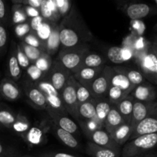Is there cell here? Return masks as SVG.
Here are the masks:
<instances>
[{
  "label": "cell",
  "mask_w": 157,
  "mask_h": 157,
  "mask_svg": "<svg viewBox=\"0 0 157 157\" xmlns=\"http://www.w3.org/2000/svg\"><path fill=\"white\" fill-rule=\"evenodd\" d=\"M59 35L61 48L87 44L93 39L91 32L75 7H72L70 12L61 19Z\"/></svg>",
  "instance_id": "cell-1"
},
{
  "label": "cell",
  "mask_w": 157,
  "mask_h": 157,
  "mask_svg": "<svg viewBox=\"0 0 157 157\" xmlns=\"http://www.w3.org/2000/svg\"><path fill=\"white\" fill-rule=\"evenodd\" d=\"M89 52L90 48L87 44L68 48H61L55 59L74 75L81 68L84 57Z\"/></svg>",
  "instance_id": "cell-2"
},
{
  "label": "cell",
  "mask_w": 157,
  "mask_h": 157,
  "mask_svg": "<svg viewBox=\"0 0 157 157\" xmlns=\"http://www.w3.org/2000/svg\"><path fill=\"white\" fill-rule=\"evenodd\" d=\"M157 145V133L143 135L130 140L121 150L122 157H136L153 150Z\"/></svg>",
  "instance_id": "cell-3"
},
{
  "label": "cell",
  "mask_w": 157,
  "mask_h": 157,
  "mask_svg": "<svg viewBox=\"0 0 157 157\" xmlns=\"http://www.w3.org/2000/svg\"><path fill=\"white\" fill-rule=\"evenodd\" d=\"M136 62L140 67V72L146 80L157 85V58L151 45L145 52L135 55Z\"/></svg>",
  "instance_id": "cell-4"
},
{
  "label": "cell",
  "mask_w": 157,
  "mask_h": 157,
  "mask_svg": "<svg viewBox=\"0 0 157 157\" xmlns=\"http://www.w3.org/2000/svg\"><path fill=\"white\" fill-rule=\"evenodd\" d=\"M60 95L67 113L78 120V102L75 90V78L73 75L71 76L67 84L60 92Z\"/></svg>",
  "instance_id": "cell-5"
},
{
  "label": "cell",
  "mask_w": 157,
  "mask_h": 157,
  "mask_svg": "<svg viewBox=\"0 0 157 157\" xmlns=\"http://www.w3.org/2000/svg\"><path fill=\"white\" fill-rule=\"evenodd\" d=\"M72 74L64 67L57 59L53 60L52 66L47 75V78L53 87L61 92L65 86Z\"/></svg>",
  "instance_id": "cell-6"
},
{
  "label": "cell",
  "mask_w": 157,
  "mask_h": 157,
  "mask_svg": "<svg viewBox=\"0 0 157 157\" xmlns=\"http://www.w3.org/2000/svg\"><path fill=\"white\" fill-rule=\"evenodd\" d=\"M21 87L32 107L37 110H46L47 102L45 97L35 83L28 79H25L21 81Z\"/></svg>",
  "instance_id": "cell-7"
},
{
  "label": "cell",
  "mask_w": 157,
  "mask_h": 157,
  "mask_svg": "<svg viewBox=\"0 0 157 157\" xmlns=\"http://www.w3.org/2000/svg\"><path fill=\"white\" fill-rule=\"evenodd\" d=\"M112 67L104 65L100 75L95 78L89 87L93 98L107 97V92L110 86V76Z\"/></svg>",
  "instance_id": "cell-8"
},
{
  "label": "cell",
  "mask_w": 157,
  "mask_h": 157,
  "mask_svg": "<svg viewBox=\"0 0 157 157\" xmlns=\"http://www.w3.org/2000/svg\"><path fill=\"white\" fill-rule=\"evenodd\" d=\"M157 113V101L140 102L134 101L130 125L133 131L138 124L145 118Z\"/></svg>",
  "instance_id": "cell-9"
},
{
  "label": "cell",
  "mask_w": 157,
  "mask_h": 157,
  "mask_svg": "<svg viewBox=\"0 0 157 157\" xmlns=\"http://www.w3.org/2000/svg\"><path fill=\"white\" fill-rule=\"evenodd\" d=\"M87 137L89 138L90 142L100 147L117 150V151H121V146L118 145L112 139L110 135L104 129H99V130H95L93 133L89 134Z\"/></svg>",
  "instance_id": "cell-10"
},
{
  "label": "cell",
  "mask_w": 157,
  "mask_h": 157,
  "mask_svg": "<svg viewBox=\"0 0 157 157\" xmlns=\"http://www.w3.org/2000/svg\"><path fill=\"white\" fill-rule=\"evenodd\" d=\"M130 95L134 101L140 102H153L156 101L157 93L155 87L151 84L144 82L135 87Z\"/></svg>",
  "instance_id": "cell-11"
},
{
  "label": "cell",
  "mask_w": 157,
  "mask_h": 157,
  "mask_svg": "<svg viewBox=\"0 0 157 157\" xmlns=\"http://www.w3.org/2000/svg\"><path fill=\"white\" fill-rule=\"evenodd\" d=\"M21 94L19 85L11 78L6 77L0 81V95L9 101H15Z\"/></svg>",
  "instance_id": "cell-12"
},
{
  "label": "cell",
  "mask_w": 157,
  "mask_h": 157,
  "mask_svg": "<svg viewBox=\"0 0 157 157\" xmlns=\"http://www.w3.org/2000/svg\"><path fill=\"white\" fill-rule=\"evenodd\" d=\"M157 133V113L141 121L133 130L129 141L143 135Z\"/></svg>",
  "instance_id": "cell-13"
},
{
  "label": "cell",
  "mask_w": 157,
  "mask_h": 157,
  "mask_svg": "<svg viewBox=\"0 0 157 157\" xmlns=\"http://www.w3.org/2000/svg\"><path fill=\"white\" fill-rule=\"evenodd\" d=\"M47 129H48V125L46 121L41 122V124H38L35 127H31L22 139L31 147L40 145L44 143Z\"/></svg>",
  "instance_id": "cell-14"
},
{
  "label": "cell",
  "mask_w": 157,
  "mask_h": 157,
  "mask_svg": "<svg viewBox=\"0 0 157 157\" xmlns=\"http://www.w3.org/2000/svg\"><path fill=\"white\" fill-rule=\"evenodd\" d=\"M7 73L8 78L15 82L19 81L21 77V69L17 59V44L14 41H12L10 45L7 62Z\"/></svg>",
  "instance_id": "cell-15"
},
{
  "label": "cell",
  "mask_w": 157,
  "mask_h": 157,
  "mask_svg": "<svg viewBox=\"0 0 157 157\" xmlns=\"http://www.w3.org/2000/svg\"><path fill=\"white\" fill-rule=\"evenodd\" d=\"M46 111L52 119L53 124L56 125L57 127L73 135L78 132V125L71 119L67 117V114L55 113V112L50 111V110H46Z\"/></svg>",
  "instance_id": "cell-16"
},
{
  "label": "cell",
  "mask_w": 157,
  "mask_h": 157,
  "mask_svg": "<svg viewBox=\"0 0 157 157\" xmlns=\"http://www.w3.org/2000/svg\"><path fill=\"white\" fill-rule=\"evenodd\" d=\"M110 86L119 87L120 89L126 92L127 94H130L134 88L131 83L129 81L128 78L121 70L119 66L112 67L111 76H110Z\"/></svg>",
  "instance_id": "cell-17"
},
{
  "label": "cell",
  "mask_w": 157,
  "mask_h": 157,
  "mask_svg": "<svg viewBox=\"0 0 157 157\" xmlns=\"http://www.w3.org/2000/svg\"><path fill=\"white\" fill-rule=\"evenodd\" d=\"M103 67L104 66L97 67V68L82 67V68H80L76 73L74 74L73 76L78 82L89 89L92 82L94 81L95 78L100 75L101 71L103 70Z\"/></svg>",
  "instance_id": "cell-18"
},
{
  "label": "cell",
  "mask_w": 157,
  "mask_h": 157,
  "mask_svg": "<svg viewBox=\"0 0 157 157\" xmlns=\"http://www.w3.org/2000/svg\"><path fill=\"white\" fill-rule=\"evenodd\" d=\"M124 10L130 19L137 21L150 15L152 12V8L145 3H132L126 6Z\"/></svg>",
  "instance_id": "cell-19"
},
{
  "label": "cell",
  "mask_w": 157,
  "mask_h": 157,
  "mask_svg": "<svg viewBox=\"0 0 157 157\" xmlns=\"http://www.w3.org/2000/svg\"><path fill=\"white\" fill-rule=\"evenodd\" d=\"M60 45H61V41H60L59 35V24L54 23L52 32H51L48 38L44 43L43 52L52 57L58 52Z\"/></svg>",
  "instance_id": "cell-20"
},
{
  "label": "cell",
  "mask_w": 157,
  "mask_h": 157,
  "mask_svg": "<svg viewBox=\"0 0 157 157\" xmlns=\"http://www.w3.org/2000/svg\"><path fill=\"white\" fill-rule=\"evenodd\" d=\"M124 123H126L125 121L121 116L120 112L118 111L116 105L113 104L108 115L107 116V118H106L104 129L109 134H111L116 129H117L120 126H121Z\"/></svg>",
  "instance_id": "cell-21"
},
{
  "label": "cell",
  "mask_w": 157,
  "mask_h": 157,
  "mask_svg": "<svg viewBox=\"0 0 157 157\" xmlns=\"http://www.w3.org/2000/svg\"><path fill=\"white\" fill-rule=\"evenodd\" d=\"M39 11L40 15L45 21L57 23V21L61 18L55 0H43Z\"/></svg>",
  "instance_id": "cell-22"
},
{
  "label": "cell",
  "mask_w": 157,
  "mask_h": 157,
  "mask_svg": "<svg viewBox=\"0 0 157 157\" xmlns=\"http://www.w3.org/2000/svg\"><path fill=\"white\" fill-rule=\"evenodd\" d=\"M95 104V110H96V118L104 128L105 124L106 118L110 112L113 104L109 101L108 98H94Z\"/></svg>",
  "instance_id": "cell-23"
},
{
  "label": "cell",
  "mask_w": 157,
  "mask_h": 157,
  "mask_svg": "<svg viewBox=\"0 0 157 157\" xmlns=\"http://www.w3.org/2000/svg\"><path fill=\"white\" fill-rule=\"evenodd\" d=\"M86 153L91 157H119L121 155V151L100 147L90 141L87 142Z\"/></svg>",
  "instance_id": "cell-24"
},
{
  "label": "cell",
  "mask_w": 157,
  "mask_h": 157,
  "mask_svg": "<svg viewBox=\"0 0 157 157\" xmlns=\"http://www.w3.org/2000/svg\"><path fill=\"white\" fill-rule=\"evenodd\" d=\"M132 133L133 128L131 127L130 123H124L110 135L112 139L121 147L129 141Z\"/></svg>",
  "instance_id": "cell-25"
},
{
  "label": "cell",
  "mask_w": 157,
  "mask_h": 157,
  "mask_svg": "<svg viewBox=\"0 0 157 157\" xmlns=\"http://www.w3.org/2000/svg\"><path fill=\"white\" fill-rule=\"evenodd\" d=\"M52 128L57 138L61 143H63L64 145L71 149H75V150L79 147V143H78V141L77 140V139L73 134L59 128L55 124H52Z\"/></svg>",
  "instance_id": "cell-26"
},
{
  "label": "cell",
  "mask_w": 157,
  "mask_h": 157,
  "mask_svg": "<svg viewBox=\"0 0 157 157\" xmlns=\"http://www.w3.org/2000/svg\"><path fill=\"white\" fill-rule=\"evenodd\" d=\"M134 100L130 94L116 104L118 111L123 117L126 123H130L133 110Z\"/></svg>",
  "instance_id": "cell-27"
},
{
  "label": "cell",
  "mask_w": 157,
  "mask_h": 157,
  "mask_svg": "<svg viewBox=\"0 0 157 157\" xmlns=\"http://www.w3.org/2000/svg\"><path fill=\"white\" fill-rule=\"evenodd\" d=\"M78 121H90L96 118V110L94 99L79 104L78 108Z\"/></svg>",
  "instance_id": "cell-28"
},
{
  "label": "cell",
  "mask_w": 157,
  "mask_h": 157,
  "mask_svg": "<svg viewBox=\"0 0 157 157\" xmlns=\"http://www.w3.org/2000/svg\"><path fill=\"white\" fill-rule=\"evenodd\" d=\"M104 63H105V60L99 54L89 52L84 57L82 64H81V68H82V67L97 68V67H103V66L105 65Z\"/></svg>",
  "instance_id": "cell-29"
},
{
  "label": "cell",
  "mask_w": 157,
  "mask_h": 157,
  "mask_svg": "<svg viewBox=\"0 0 157 157\" xmlns=\"http://www.w3.org/2000/svg\"><path fill=\"white\" fill-rule=\"evenodd\" d=\"M31 123L28 120L25 115L21 114V113H18L17 114L16 121L15 124L12 126V129L21 137L25 136L27 133V132L30 130Z\"/></svg>",
  "instance_id": "cell-30"
},
{
  "label": "cell",
  "mask_w": 157,
  "mask_h": 157,
  "mask_svg": "<svg viewBox=\"0 0 157 157\" xmlns=\"http://www.w3.org/2000/svg\"><path fill=\"white\" fill-rule=\"evenodd\" d=\"M16 118L17 114H15L10 109L0 106V127L12 129Z\"/></svg>",
  "instance_id": "cell-31"
},
{
  "label": "cell",
  "mask_w": 157,
  "mask_h": 157,
  "mask_svg": "<svg viewBox=\"0 0 157 157\" xmlns=\"http://www.w3.org/2000/svg\"><path fill=\"white\" fill-rule=\"evenodd\" d=\"M120 68L134 87L145 82V78L139 71L127 68V67H120Z\"/></svg>",
  "instance_id": "cell-32"
},
{
  "label": "cell",
  "mask_w": 157,
  "mask_h": 157,
  "mask_svg": "<svg viewBox=\"0 0 157 157\" xmlns=\"http://www.w3.org/2000/svg\"><path fill=\"white\" fill-rule=\"evenodd\" d=\"M18 45L21 48V50L23 51V52L25 54L27 58H29V60L30 61L31 64H34V63L37 61V59L41 56L42 52H44L41 50H40L39 48H37L32 47V46H30L29 45V44H25V43L22 41H20Z\"/></svg>",
  "instance_id": "cell-33"
},
{
  "label": "cell",
  "mask_w": 157,
  "mask_h": 157,
  "mask_svg": "<svg viewBox=\"0 0 157 157\" xmlns=\"http://www.w3.org/2000/svg\"><path fill=\"white\" fill-rule=\"evenodd\" d=\"M29 21L25 13L23 6L13 4L12 7V23L14 25H19Z\"/></svg>",
  "instance_id": "cell-34"
},
{
  "label": "cell",
  "mask_w": 157,
  "mask_h": 157,
  "mask_svg": "<svg viewBox=\"0 0 157 157\" xmlns=\"http://www.w3.org/2000/svg\"><path fill=\"white\" fill-rule=\"evenodd\" d=\"M75 90H76L78 105L94 99L91 94H90V90L87 87H84V85L80 84L79 82H78L76 80H75Z\"/></svg>",
  "instance_id": "cell-35"
},
{
  "label": "cell",
  "mask_w": 157,
  "mask_h": 157,
  "mask_svg": "<svg viewBox=\"0 0 157 157\" xmlns=\"http://www.w3.org/2000/svg\"><path fill=\"white\" fill-rule=\"evenodd\" d=\"M52 61H53V59H52V56L48 55L45 52H42L41 56L37 59V61L34 63V64L39 70H41L44 74L48 75L51 68V66H52Z\"/></svg>",
  "instance_id": "cell-36"
},
{
  "label": "cell",
  "mask_w": 157,
  "mask_h": 157,
  "mask_svg": "<svg viewBox=\"0 0 157 157\" xmlns=\"http://www.w3.org/2000/svg\"><path fill=\"white\" fill-rule=\"evenodd\" d=\"M126 92L120 89L119 87H113V86H110L108 92H107V98H108L109 101L112 104L116 105L118 102L125 98L126 97L128 96Z\"/></svg>",
  "instance_id": "cell-37"
},
{
  "label": "cell",
  "mask_w": 157,
  "mask_h": 157,
  "mask_svg": "<svg viewBox=\"0 0 157 157\" xmlns=\"http://www.w3.org/2000/svg\"><path fill=\"white\" fill-rule=\"evenodd\" d=\"M54 23L55 22H51V21H48L44 20V22L41 24V25L40 26L39 29H38V30H37V32H35V34L37 35L38 38H39L40 41L42 42L43 47H44V43L45 42L46 40L48 38L49 35H50L51 32H52Z\"/></svg>",
  "instance_id": "cell-38"
},
{
  "label": "cell",
  "mask_w": 157,
  "mask_h": 157,
  "mask_svg": "<svg viewBox=\"0 0 157 157\" xmlns=\"http://www.w3.org/2000/svg\"><path fill=\"white\" fill-rule=\"evenodd\" d=\"M25 71L26 76L28 77V78H26V79L29 80V81H32L34 83L41 81V79H43V78L47 76L46 74L41 71V70H39L34 64H31L30 66Z\"/></svg>",
  "instance_id": "cell-39"
},
{
  "label": "cell",
  "mask_w": 157,
  "mask_h": 157,
  "mask_svg": "<svg viewBox=\"0 0 157 157\" xmlns=\"http://www.w3.org/2000/svg\"><path fill=\"white\" fill-rule=\"evenodd\" d=\"M107 58L111 62L115 64H122L125 62L123 58V48L114 46L111 47L107 51Z\"/></svg>",
  "instance_id": "cell-40"
},
{
  "label": "cell",
  "mask_w": 157,
  "mask_h": 157,
  "mask_svg": "<svg viewBox=\"0 0 157 157\" xmlns=\"http://www.w3.org/2000/svg\"><path fill=\"white\" fill-rule=\"evenodd\" d=\"M57 9L61 18H64L72 9V2L69 0H55Z\"/></svg>",
  "instance_id": "cell-41"
},
{
  "label": "cell",
  "mask_w": 157,
  "mask_h": 157,
  "mask_svg": "<svg viewBox=\"0 0 157 157\" xmlns=\"http://www.w3.org/2000/svg\"><path fill=\"white\" fill-rule=\"evenodd\" d=\"M22 41H24L25 44H29V45L32 46V47L37 48H39L40 50H41L43 52V44L41 41L39 40V38H38L35 32H32L28 34L27 35L24 37L22 40Z\"/></svg>",
  "instance_id": "cell-42"
},
{
  "label": "cell",
  "mask_w": 157,
  "mask_h": 157,
  "mask_svg": "<svg viewBox=\"0 0 157 157\" xmlns=\"http://www.w3.org/2000/svg\"><path fill=\"white\" fill-rule=\"evenodd\" d=\"M0 157H21V154L15 147L0 143Z\"/></svg>",
  "instance_id": "cell-43"
},
{
  "label": "cell",
  "mask_w": 157,
  "mask_h": 157,
  "mask_svg": "<svg viewBox=\"0 0 157 157\" xmlns=\"http://www.w3.org/2000/svg\"><path fill=\"white\" fill-rule=\"evenodd\" d=\"M32 29H31L30 24H29V21H26V22L21 23V24L16 25L15 27V35L18 37V38L22 40L25 35L28 34L32 32Z\"/></svg>",
  "instance_id": "cell-44"
},
{
  "label": "cell",
  "mask_w": 157,
  "mask_h": 157,
  "mask_svg": "<svg viewBox=\"0 0 157 157\" xmlns=\"http://www.w3.org/2000/svg\"><path fill=\"white\" fill-rule=\"evenodd\" d=\"M17 59H18V64H19L21 70H26L30 66V61L27 58L25 54L21 50V48L19 47L18 44H17Z\"/></svg>",
  "instance_id": "cell-45"
},
{
  "label": "cell",
  "mask_w": 157,
  "mask_h": 157,
  "mask_svg": "<svg viewBox=\"0 0 157 157\" xmlns=\"http://www.w3.org/2000/svg\"><path fill=\"white\" fill-rule=\"evenodd\" d=\"M8 42V33L5 25L0 23V55H3L6 52Z\"/></svg>",
  "instance_id": "cell-46"
},
{
  "label": "cell",
  "mask_w": 157,
  "mask_h": 157,
  "mask_svg": "<svg viewBox=\"0 0 157 157\" xmlns=\"http://www.w3.org/2000/svg\"><path fill=\"white\" fill-rule=\"evenodd\" d=\"M42 2L43 0H12V2L13 4L21 5V6H29V7L40 9Z\"/></svg>",
  "instance_id": "cell-47"
},
{
  "label": "cell",
  "mask_w": 157,
  "mask_h": 157,
  "mask_svg": "<svg viewBox=\"0 0 157 157\" xmlns=\"http://www.w3.org/2000/svg\"><path fill=\"white\" fill-rule=\"evenodd\" d=\"M9 11L6 2L3 0H0V23L6 25L9 23Z\"/></svg>",
  "instance_id": "cell-48"
},
{
  "label": "cell",
  "mask_w": 157,
  "mask_h": 157,
  "mask_svg": "<svg viewBox=\"0 0 157 157\" xmlns=\"http://www.w3.org/2000/svg\"><path fill=\"white\" fill-rule=\"evenodd\" d=\"M44 18L41 15H38V16L29 19V24H30V27L32 32L35 33L37 30L39 29L40 26L41 25V24L44 22Z\"/></svg>",
  "instance_id": "cell-49"
},
{
  "label": "cell",
  "mask_w": 157,
  "mask_h": 157,
  "mask_svg": "<svg viewBox=\"0 0 157 157\" xmlns=\"http://www.w3.org/2000/svg\"><path fill=\"white\" fill-rule=\"evenodd\" d=\"M23 9H24L25 13L26 16H27V18H29V19L40 15L39 9H35V8H32V7H29V6H23Z\"/></svg>",
  "instance_id": "cell-50"
},
{
  "label": "cell",
  "mask_w": 157,
  "mask_h": 157,
  "mask_svg": "<svg viewBox=\"0 0 157 157\" xmlns=\"http://www.w3.org/2000/svg\"><path fill=\"white\" fill-rule=\"evenodd\" d=\"M39 157H78L74 155L69 154L65 153H55V152H51V153H44L39 155Z\"/></svg>",
  "instance_id": "cell-51"
},
{
  "label": "cell",
  "mask_w": 157,
  "mask_h": 157,
  "mask_svg": "<svg viewBox=\"0 0 157 157\" xmlns=\"http://www.w3.org/2000/svg\"><path fill=\"white\" fill-rule=\"evenodd\" d=\"M151 48H152V50L153 51V52L155 53V55H156V58H157V45H156V44H151Z\"/></svg>",
  "instance_id": "cell-52"
},
{
  "label": "cell",
  "mask_w": 157,
  "mask_h": 157,
  "mask_svg": "<svg viewBox=\"0 0 157 157\" xmlns=\"http://www.w3.org/2000/svg\"><path fill=\"white\" fill-rule=\"evenodd\" d=\"M136 157H140V156H136ZM140 157H157V154H147L146 155V156H140Z\"/></svg>",
  "instance_id": "cell-53"
},
{
  "label": "cell",
  "mask_w": 157,
  "mask_h": 157,
  "mask_svg": "<svg viewBox=\"0 0 157 157\" xmlns=\"http://www.w3.org/2000/svg\"><path fill=\"white\" fill-rule=\"evenodd\" d=\"M153 44H156V45H157V37H156V39L154 40V41H153Z\"/></svg>",
  "instance_id": "cell-54"
},
{
  "label": "cell",
  "mask_w": 157,
  "mask_h": 157,
  "mask_svg": "<svg viewBox=\"0 0 157 157\" xmlns=\"http://www.w3.org/2000/svg\"><path fill=\"white\" fill-rule=\"evenodd\" d=\"M21 157H36V156H29V155H24V156H21Z\"/></svg>",
  "instance_id": "cell-55"
},
{
  "label": "cell",
  "mask_w": 157,
  "mask_h": 157,
  "mask_svg": "<svg viewBox=\"0 0 157 157\" xmlns=\"http://www.w3.org/2000/svg\"><path fill=\"white\" fill-rule=\"evenodd\" d=\"M154 29H155V30H156V32H157V22H156V25H155V27H154Z\"/></svg>",
  "instance_id": "cell-56"
},
{
  "label": "cell",
  "mask_w": 157,
  "mask_h": 157,
  "mask_svg": "<svg viewBox=\"0 0 157 157\" xmlns=\"http://www.w3.org/2000/svg\"><path fill=\"white\" fill-rule=\"evenodd\" d=\"M155 3H156V6H157V1L155 2Z\"/></svg>",
  "instance_id": "cell-57"
},
{
  "label": "cell",
  "mask_w": 157,
  "mask_h": 157,
  "mask_svg": "<svg viewBox=\"0 0 157 157\" xmlns=\"http://www.w3.org/2000/svg\"><path fill=\"white\" fill-rule=\"evenodd\" d=\"M1 99H2V97H1V95H0V101H1Z\"/></svg>",
  "instance_id": "cell-58"
}]
</instances>
